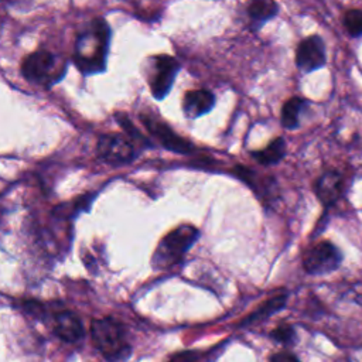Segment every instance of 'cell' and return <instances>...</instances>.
Wrapping results in <instances>:
<instances>
[{
  "label": "cell",
  "mask_w": 362,
  "mask_h": 362,
  "mask_svg": "<svg viewBox=\"0 0 362 362\" xmlns=\"http://www.w3.org/2000/svg\"><path fill=\"white\" fill-rule=\"evenodd\" d=\"M109 45V25L103 18H93L76 35L74 61L85 75L105 69Z\"/></svg>",
  "instance_id": "obj_1"
},
{
  "label": "cell",
  "mask_w": 362,
  "mask_h": 362,
  "mask_svg": "<svg viewBox=\"0 0 362 362\" xmlns=\"http://www.w3.org/2000/svg\"><path fill=\"white\" fill-rule=\"evenodd\" d=\"M90 335L95 346L109 362H123L129 358L132 346L123 325L112 318H98L90 322Z\"/></svg>",
  "instance_id": "obj_2"
},
{
  "label": "cell",
  "mask_w": 362,
  "mask_h": 362,
  "mask_svg": "<svg viewBox=\"0 0 362 362\" xmlns=\"http://www.w3.org/2000/svg\"><path fill=\"white\" fill-rule=\"evenodd\" d=\"M198 238V229L191 225H181L168 232L157 245L151 257L156 269H165L178 263Z\"/></svg>",
  "instance_id": "obj_3"
},
{
  "label": "cell",
  "mask_w": 362,
  "mask_h": 362,
  "mask_svg": "<svg viewBox=\"0 0 362 362\" xmlns=\"http://www.w3.org/2000/svg\"><path fill=\"white\" fill-rule=\"evenodd\" d=\"M65 69V61L45 49L28 54L21 62V74L24 78L44 86L58 82L64 76Z\"/></svg>",
  "instance_id": "obj_4"
},
{
  "label": "cell",
  "mask_w": 362,
  "mask_h": 362,
  "mask_svg": "<svg viewBox=\"0 0 362 362\" xmlns=\"http://www.w3.org/2000/svg\"><path fill=\"white\" fill-rule=\"evenodd\" d=\"M342 255L335 245L328 240L318 242L310 247L303 257L304 270L310 274H325L341 264Z\"/></svg>",
  "instance_id": "obj_5"
},
{
  "label": "cell",
  "mask_w": 362,
  "mask_h": 362,
  "mask_svg": "<svg viewBox=\"0 0 362 362\" xmlns=\"http://www.w3.org/2000/svg\"><path fill=\"white\" fill-rule=\"evenodd\" d=\"M98 154L109 164H126L134 158V146L129 137L110 133L102 134L98 140Z\"/></svg>",
  "instance_id": "obj_6"
},
{
  "label": "cell",
  "mask_w": 362,
  "mask_h": 362,
  "mask_svg": "<svg viewBox=\"0 0 362 362\" xmlns=\"http://www.w3.org/2000/svg\"><path fill=\"white\" fill-rule=\"evenodd\" d=\"M140 119L144 123L146 129L150 132V134L167 150H171L180 154H189L195 150L188 140L178 136L167 123L157 119L156 116L141 115Z\"/></svg>",
  "instance_id": "obj_7"
},
{
  "label": "cell",
  "mask_w": 362,
  "mask_h": 362,
  "mask_svg": "<svg viewBox=\"0 0 362 362\" xmlns=\"http://www.w3.org/2000/svg\"><path fill=\"white\" fill-rule=\"evenodd\" d=\"M178 66V62L170 55L154 57L148 83L151 93L156 99H163L164 96H167L174 83Z\"/></svg>",
  "instance_id": "obj_8"
},
{
  "label": "cell",
  "mask_w": 362,
  "mask_h": 362,
  "mask_svg": "<svg viewBox=\"0 0 362 362\" xmlns=\"http://www.w3.org/2000/svg\"><path fill=\"white\" fill-rule=\"evenodd\" d=\"M325 45L320 35L304 38L296 49V64L301 71L311 72L325 65Z\"/></svg>",
  "instance_id": "obj_9"
},
{
  "label": "cell",
  "mask_w": 362,
  "mask_h": 362,
  "mask_svg": "<svg viewBox=\"0 0 362 362\" xmlns=\"http://www.w3.org/2000/svg\"><path fill=\"white\" fill-rule=\"evenodd\" d=\"M52 329L61 339L66 342L79 341L85 332L81 318L69 310L58 311L57 314H54Z\"/></svg>",
  "instance_id": "obj_10"
},
{
  "label": "cell",
  "mask_w": 362,
  "mask_h": 362,
  "mask_svg": "<svg viewBox=\"0 0 362 362\" xmlns=\"http://www.w3.org/2000/svg\"><path fill=\"white\" fill-rule=\"evenodd\" d=\"M215 105V96L206 89L188 90L184 95L182 109L188 117H198L209 112Z\"/></svg>",
  "instance_id": "obj_11"
},
{
  "label": "cell",
  "mask_w": 362,
  "mask_h": 362,
  "mask_svg": "<svg viewBox=\"0 0 362 362\" xmlns=\"http://www.w3.org/2000/svg\"><path fill=\"white\" fill-rule=\"evenodd\" d=\"M342 184V177L337 171H327L315 181V194L324 204H332L341 197Z\"/></svg>",
  "instance_id": "obj_12"
},
{
  "label": "cell",
  "mask_w": 362,
  "mask_h": 362,
  "mask_svg": "<svg viewBox=\"0 0 362 362\" xmlns=\"http://www.w3.org/2000/svg\"><path fill=\"white\" fill-rule=\"evenodd\" d=\"M284 154H286V143L280 137L273 140L266 148L252 153V156L256 158V161H259L263 165H270V164L279 163L284 157Z\"/></svg>",
  "instance_id": "obj_13"
},
{
  "label": "cell",
  "mask_w": 362,
  "mask_h": 362,
  "mask_svg": "<svg viewBox=\"0 0 362 362\" xmlns=\"http://www.w3.org/2000/svg\"><path fill=\"white\" fill-rule=\"evenodd\" d=\"M305 102L304 99L294 96L290 98L281 107V124L286 129H294L298 126V119H300V113L304 107Z\"/></svg>",
  "instance_id": "obj_14"
},
{
  "label": "cell",
  "mask_w": 362,
  "mask_h": 362,
  "mask_svg": "<svg viewBox=\"0 0 362 362\" xmlns=\"http://www.w3.org/2000/svg\"><path fill=\"white\" fill-rule=\"evenodd\" d=\"M286 304V294H280V296H276V297H272L269 298L267 301H264L255 313H252L246 320L242 321V325H246V324H252V322H256L259 320H263V318H267L269 315L277 313L280 308H283Z\"/></svg>",
  "instance_id": "obj_15"
},
{
  "label": "cell",
  "mask_w": 362,
  "mask_h": 362,
  "mask_svg": "<svg viewBox=\"0 0 362 362\" xmlns=\"http://www.w3.org/2000/svg\"><path fill=\"white\" fill-rule=\"evenodd\" d=\"M247 13L252 17V20L263 23L276 16L277 4L274 1H255L249 6Z\"/></svg>",
  "instance_id": "obj_16"
},
{
  "label": "cell",
  "mask_w": 362,
  "mask_h": 362,
  "mask_svg": "<svg viewBox=\"0 0 362 362\" xmlns=\"http://www.w3.org/2000/svg\"><path fill=\"white\" fill-rule=\"evenodd\" d=\"M344 27L349 35L358 37L362 34V10H348L344 14Z\"/></svg>",
  "instance_id": "obj_17"
},
{
  "label": "cell",
  "mask_w": 362,
  "mask_h": 362,
  "mask_svg": "<svg viewBox=\"0 0 362 362\" xmlns=\"http://www.w3.org/2000/svg\"><path fill=\"white\" fill-rule=\"evenodd\" d=\"M270 337L280 344H291L296 338V331L288 324H280L270 332Z\"/></svg>",
  "instance_id": "obj_18"
},
{
  "label": "cell",
  "mask_w": 362,
  "mask_h": 362,
  "mask_svg": "<svg viewBox=\"0 0 362 362\" xmlns=\"http://www.w3.org/2000/svg\"><path fill=\"white\" fill-rule=\"evenodd\" d=\"M116 119H117V122L122 124V127L127 132V134H129V137H132L133 140H137L139 143H144V144H148V140L134 127V124L124 116V115H117L116 116Z\"/></svg>",
  "instance_id": "obj_19"
},
{
  "label": "cell",
  "mask_w": 362,
  "mask_h": 362,
  "mask_svg": "<svg viewBox=\"0 0 362 362\" xmlns=\"http://www.w3.org/2000/svg\"><path fill=\"white\" fill-rule=\"evenodd\" d=\"M270 362H300L298 358L288 352V351H281V352H276L270 356Z\"/></svg>",
  "instance_id": "obj_20"
},
{
  "label": "cell",
  "mask_w": 362,
  "mask_h": 362,
  "mask_svg": "<svg viewBox=\"0 0 362 362\" xmlns=\"http://www.w3.org/2000/svg\"><path fill=\"white\" fill-rule=\"evenodd\" d=\"M168 362H198V352L188 351L174 355Z\"/></svg>",
  "instance_id": "obj_21"
}]
</instances>
